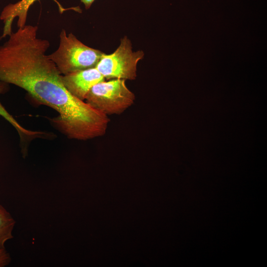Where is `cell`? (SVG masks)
<instances>
[{"instance_id":"cell-2","label":"cell","mask_w":267,"mask_h":267,"mask_svg":"<svg viewBox=\"0 0 267 267\" xmlns=\"http://www.w3.org/2000/svg\"><path fill=\"white\" fill-rule=\"evenodd\" d=\"M135 99L126 80L114 79L94 85L85 100L93 108L108 116L123 113L134 103Z\"/></svg>"},{"instance_id":"cell-5","label":"cell","mask_w":267,"mask_h":267,"mask_svg":"<svg viewBox=\"0 0 267 267\" xmlns=\"http://www.w3.org/2000/svg\"><path fill=\"white\" fill-rule=\"evenodd\" d=\"M38 0H21L14 3H9L2 9L0 19L4 24L3 30L1 38L10 35L12 32V24L14 19L18 18V28L23 27L26 23L28 11L30 7L36 1ZM57 4L59 10L61 13L67 9H72L77 12H81L79 7L65 8L57 0H53Z\"/></svg>"},{"instance_id":"cell-4","label":"cell","mask_w":267,"mask_h":267,"mask_svg":"<svg viewBox=\"0 0 267 267\" xmlns=\"http://www.w3.org/2000/svg\"><path fill=\"white\" fill-rule=\"evenodd\" d=\"M105 80L103 76L95 68L76 71L62 75V83L68 91L82 100L95 84Z\"/></svg>"},{"instance_id":"cell-7","label":"cell","mask_w":267,"mask_h":267,"mask_svg":"<svg viewBox=\"0 0 267 267\" xmlns=\"http://www.w3.org/2000/svg\"><path fill=\"white\" fill-rule=\"evenodd\" d=\"M15 222L10 213L0 204V249H4L6 241L13 238Z\"/></svg>"},{"instance_id":"cell-1","label":"cell","mask_w":267,"mask_h":267,"mask_svg":"<svg viewBox=\"0 0 267 267\" xmlns=\"http://www.w3.org/2000/svg\"><path fill=\"white\" fill-rule=\"evenodd\" d=\"M104 53L87 46L72 33L62 29L58 48L50 55L62 75L95 67Z\"/></svg>"},{"instance_id":"cell-8","label":"cell","mask_w":267,"mask_h":267,"mask_svg":"<svg viewBox=\"0 0 267 267\" xmlns=\"http://www.w3.org/2000/svg\"><path fill=\"white\" fill-rule=\"evenodd\" d=\"M11 261L10 254L5 248L0 249V267L8 266L10 263Z\"/></svg>"},{"instance_id":"cell-9","label":"cell","mask_w":267,"mask_h":267,"mask_svg":"<svg viewBox=\"0 0 267 267\" xmlns=\"http://www.w3.org/2000/svg\"><path fill=\"white\" fill-rule=\"evenodd\" d=\"M84 4L85 8L88 9L89 8L95 0H80Z\"/></svg>"},{"instance_id":"cell-6","label":"cell","mask_w":267,"mask_h":267,"mask_svg":"<svg viewBox=\"0 0 267 267\" xmlns=\"http://www.w3.org/2000/svg\"><path fill=\"white\" fill-rule=\"evenodd\" d=\"M9 89L8 84L0 81V95L6 93ZM0 116L10 123L17 131L21 142V150H27L30 142L38 138H44L45 133L41 131H33L24 128L6 110L0 101Z\"/></svg>"},{"instance_id":"cell-3","label":"cell","mask_w":267,"mask_h":267,"mask_svg":"<svg viewBox=\"0 0 267 267\" xmlns=\"http://www.w3.org/2000/svg\"><path fill=\"white\" fill-rule=\"evenodd\" d=\"M144 55L141 50L133 51L130 40L125 36L114 52L102 54L95 68L106 80H134L136 77L137 63Z\"/></svg>"}]
</instances>
